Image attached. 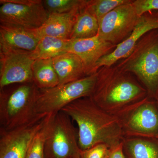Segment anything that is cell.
<instances>
[{"mask_svg": "<svg viewBox=\"0 0 158 158\" xmlns=\"http://www.w3.org/2000/svg\"><path fill=\"white\" fill-rule=\"evenodd\" d=\"M61 111L77 123L81 150L99 144L111 149L122 142L124 135L116 116L98 106L90 97L74 101Z\"/></svg>", "mask_w": 158, "mask_h": 158, "instance_id": "6da1fadb", "label": "cell"}, {"mask_svg": "<svg viewBox=\"0 0 158 158\" xmlns=\"http://www.w3.org/2000/svg\"><path fill=\"white\" fill-rule=\"evenodd\" d=\"M111 148L105 144H99L81 150L80 158H108Z\"/></svg>", "mask_w": 158, "mask_h": 158, "instance_id": "cb8c5ba5", "label": "cell"}, {"mask_svg": "<svg viewBox=\"0 0 158 158\" xmlns=\"http://www.w3.org/2000/svg\"><path fill=\"white\" fill-rule=\"evenodd\" d=\"M116 65L134 75L147 90L148 97L157 100L158 29L144 34L129 56Z\"/></svg>", "mask_w": 158, "mask_h": 158, "instance_id": "3957f363", "label": "cell"}, {"mask_svg": "<svg viewBox=\"0 0 158 158\" xmlns=\"http://www.w3.org/2000/svg\"><path fill=\"white\" fill-rule=\"evenodd\" d=\"M39 89L34 83H25L14 90L0 94L1 128L9 130L41 121L46 116L37 113Z\"/></svg>", "mask_w": 158, "mask_h": 158, "instance_id": "277c9868", "label": "cell"}, {"mask_svg": "<svg viewBox=\"0 0 158 158\" xmlns=\"http://www.w3.org/2000/svg\"><path fill=\"white\" fill-rule=\"evenodd\" d=\"M49 118V115L46 116L43 126L32 139L26 158H44V146L47 135Z\"/></svg>", "mask_w": 158, "mask_h": 158, "instance_id": "7402d4cb", "label": "cell"}, {"mask_svg": "<svg viewBox=\"0 0 158 158\" xmlns=\"http://www.w3.org/2000/svg\"><path fill=\"white\" fill-rule=\"evenodd\" d=\"M96 73L54 88L39 89L36 103L37 113L47 116L60 112L74 101L91 97Z\"/></svg>", "mask_w": 158, "mask_h": 158, "instance_id": "52a82bcc", "label": "cell"}, {"mask_svg": "<svg viewBox=\"0 0 158 158\" xmlns=\"http://www.w3.org/2000/svg\"><path fill=\"white\" fill-rule=\"evenodd\" d=\"M132 4L139 17L147 12L158 11V0H136Z\"/></svg>", "mask_w": 158, "mask_h": 158, "instance_id": "d4e9b609", "label": "cell"}, {"mask_svg": "<svg viewBox=\"0 0 158 158\" xmlns=\"http://www.w3.org/2000/svg\"><path fill=\"white\" fill-rule=\"evenodd\" d=\"M40 38L34 30L11 25H0V53L14 50L34 51Z\"/></svg>", "mask_w": 158, "mask_h": 158, "instance_id": "5bb4252c", "label": "cell"}, {"mask_svg": "<svg viewBox=\"0 0 158 158\" xmlns=\"http://www.w3.org/2000/svg\"><path fill=\"white\" fill-rule=\"evenodd\" d=\"M45 117L34 124L13 129L1 128L0 158H26L31 141L43 126Z\"/></svg>", "mask_w": 158, "mask_h": 158, "instance_id": "7c38bea8", "label": "cell"}, {"mask_svg": "<svg viewBox=\"0 0 158 158\" xmlns=\"http://www.w3.org/2000/svg\"><path fill=\"white\" fill-rule=\"evenodd\" d=\"M156 29H158V11L147 12L142 15L130 36L116 45L112 52L102 57L97 62L94 73L103 66H111L128 56L141 37L148 32Z\"/></svg>", "mask_w": 158, "mask_h": 158, "instance_id": "8fae6325", "label": "cell"}, {"mask_svg": "<svg viewBox=\"0 0 158 158\" xmlns=\"http://www.w3.org/2000/svg\"><path fill=\"white\" fill-rule=\"evenodd\" d=\"M33 83L39 89H49L59 85L52 59L35 60L32 66Z\"/></svg>", "mask_w": 158, "mask_h": 158, "instance_id": "ac0fdd59", "label": "cell"}, {"mask_svg": "<svg viewBox=\"0 0 158 158\" xmlns=\"http://www.w3.org/2000/svg\"><path fill=\"white\" fill-rule=\"evenodd\" d=\"M133 2L118 6L101 20L99 23V37L116 46L130 36L140 18L136 13Z\"/></svg>", "mask_w": 158, "mask_h": 158, "instance_id": "9c48e42d", "label": "cell"}, {"mask_svg": "<svg viewBox=\"0 0 158 158\" xmlns=\"http://www.w3.org/2000/svg\"><path fill=\"white\" fill-rule=\"evenodd\" d=\"M116 46L97 35L91 38L69 40L68 52L80 57L86 74L89 76L94 74V70L98 60L112 52Z\"/></svg>", "mask_w": 158, "mask_h": 158, "instance_id": "4fadbf2b", "label": "cell"}, {"mask_svg": "<svg viewBox=\"0 0 158 158\" xmlns=\"http://www.w3.org/2000/svg\"><path fill=\"white\" fill-rule=\"evenodd\" d=\"M32 52L14 50L0 53V88L17 83H33Z\"/></svg>", "mask_w": 158, "mask_h": 158, "instance_id": "30bf717a", "label": "cell"}, {"mask_svg": "<svg viewBox=\"0 0 158 158\" xmlns=\"http://www.w3.org/2000/svg\"><path fill=\"white\" fill-rule=\"evenodd\" d=\"M134 76L116 64L103 66L97 72L90 97L98 106L114 115L148 97L146 89Z\"/></svg>", "mask_w": 158, "mask_h": 158, "instance_id": "7a4b0ae2", "label": "cell"}, {"mask_svg": "<svg viewBox=\"0 0 158 158\" xmlns=\"http://www.w3.org/2000/svg\"><path fill=\"white\" fill-rule=\"evenodd\" d=\"M86 0H45L43 1L49 14L64 13L85 6Z\"/></svg>", "mask_w": 158, "mask_h": 158, "instance_id": "603a6c76", "label": "cell"}, {"mask_svg": "<svg viewBox=\"0 0 158 158\" xmlns=\"http://www.w3.org/2000/svg\"><path fill=\"white\" fill-rule=\"evenodd\" d=\"M122 142L126 158H158V139L125 137Z\"/></svg>", "mask_w": 158, "mask_h": 158, "instance_id": "e0dca14e", "label": "cell"}, {"mask_svg": "<svg viewBox=\"0 0 158 158\" xmlns=\"http://www.w3.org/2000/svg\"><path fill=\"white\" fill-rule=\"evenodd\" d=\"M108 158H126L123 152V142L116 147L111 148Z\"/></svg>", "mask_w": 158, "mask_h": 158, "instance_id": "484cf974", "label": "cell"}, {"mask_svg": "<svg viewBox=\"0 0 158 158\" xmlns=\"http://www.w3.org/2000/svg\"><path fill=\"white\" fill-rule=\"evenodd\" d=\"M132 2L131 0H86L85 7L99 23L106 15L116 7Z\"/></svg>", "mask_w": 158, "mask_h": 158, "instance_id": "44dd1931", "label": "cell"}, {"mask_svg": "<svg viewBox=\"0 0 158 158\" xmlns=\"http://www.w3.org/2000/svg\"><path fill=\"white\" fill-rule=\"evenodd\" d=\"M69 40L51 37L40 38L35 50L32 52L35 60L53 59L68 52Z\"/></svg>", "mask_w": 158, "mask_h": 158, "instance_id": "ffe728a7", "label": "cell"}, {"mask_svg": "<svg viewBox=\"0 0 158 158\" xmlns=\"http://www.w3.org/2000/svg\"><path fill=\"white\" fill-rule=\"evenodd\" d=\"M85 5L77 15L70 39L91 38L98 34V21Z\"/></svg>", "mask_w": 158, "mask_h": 158, "instance_id": "d6986e66", "label": "cell"}, {"mask_svg": "<svg viewBox=\"0 0 158 158\" xmlns=\"http://www.w3.org/2000/svg\"><path fill=\"white\" fill-rule=\"evenodd\" d=\"M124 137L158 139V104L148 97L114 114Z\"/></svg>", "mask_w": 158, "mask_h": 158, "instance_id": "5b68a950", "label": "cell"}, {"mask_svg": "<svg viewBox=\"0 0 158 158\" xmlns=\"http://www.w3.org/2000/svg\"><path fill=\"white\" fill-rule=\"evenodd\" d=\"M49 116L44 158H80L78 131L71 118L61 111Z\"/></svg>", "mask_w": 158, "mask_h": 158, "instance_id": "8992f818", "label": "cell"}, {"mask_svg": "<svg viewBox=\"0 0 158 158\" xmlns=\"http://www.w3.org/2000/svg\"><path fill=\"white\" fill-rule=\"evenodd\" d=\"M157 102H158V98L157 100Z\"/></svg>", "mask_w": 158, "mask_h": 158, "instance_id": "4316f807", "label": "cell"}, {"mask_svg": "<svg viewBox=\"0 0 158 158\" xmlns=\"http://www.w3.org/2000/svg\"><path fill=\"white\" fill-rule=\"evenodd\" d=\"M82 8L67 13L50 14L45 23L39 28L34 30V32L40 39L51 37L70 39L77 15Z\"/></svg>", "mask_w": 158, "mask_h": 158, "instance_id": "9a60e30c", "label": "cell"}, {"mask_svg": "<svg viewBox=\"0 0 158 158\" xmlns=\"http://www.w3.org/2000/svg\"><path fill=\"white\" fill-rule=\"evenodd\" d=\"M52 61L59 78V85L75 81L88 76L81 59L76 54L68 52L54 58Z\"/></svg>", "mask_w": 158, "mask_h": 158, "instance_id": "2e32d148", "label": "cell"}, {"mask_svg": "<svg viewBox=\"0 0 158 158\" xmlns=\"http://www.w3.org/2000/svg\"><path fill=\"white\" fill-rule=\"evenodd\" d=\"M0 22L28 30L39 28L49 13L40 0H1Z\"/></svg>", "mask_w": 158, "mask_h": 158, "instance_id": "ba28073f", "label": "cell"}]
</instances>
